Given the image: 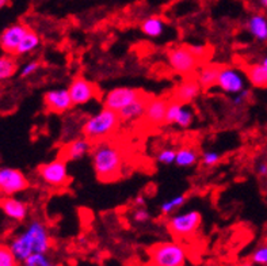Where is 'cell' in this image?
Listing matches in <instances>:
<instances>
[{"instance_id": "1", "label": "cell", "mask_w": 267, "mask_h": 266, "mask_svg": "<svg viewBox=\"0 0 267 266\" xmlns=\"http://www.w3.org/2000/svg\"><path fill=\"white\" fill-rule=\"evenodd\" d=\"M91 160L99 182H115L122 177L123 154L115 143L110 140L94 143L91 151Z\"/></svg>"}, {"instance_id": "2", "label": "cell", "mask_w": 267, "mask_h": 266, "mask_svg": "<svg viewBox=\"0 0 267 266\" xmlns=\"http://www.w3.org/2000/svg\"><path fill=\"white\" fill-rule=\"evenodd\" d=\"M53 241L50 237L48 225L41 220H33L29 223L23 232L14 238L10 247L18 262H23L30 254L49 253Z\"/></svg>"}, {"instance_id": "3", "label": "cell", "mask_w": 267, "mask_h": 266, "mask_svg": "<svg viewBox=\"0 0 267 266\" xmlns=\"http://www.w3.org/2000/svg\"><path fill=\"white\" fill-rule=\"evenodd\" d=\"M121 124L118 112H114L109 108L101 109L94 116L87 118L82 126V133L84 138L92 143L109 140L115 133Z\"/></svg>"}, {"instance_id": "4", "label": "cell", "mask_w": 267, "mask_h": 266, "mask_svg": "<svg viewBox=\"0 0 267 266\" xmlns=\"http://www.w3.org/2000/svg\"><path fill=\"white\" fill-rule=\"evenodd\" d=\"M202 224V213L197 209L187 212H178L170 215L167 220V229L171 237L178 241H187L198 232Z\"/></svg>"}, {"instance_id": "5", "label": "cell", "mask_w": 267, "mask_h": 266, "mask_svg": "<svg viewBox=\"0 0 267 266\" xmlns=\"http://www.w3.org/2000/svg\"><path fill=\"white\" fill-rule=\"evenodd\" d=\"M149 259L156 266H183L187 262V250L178 242H160L148 250Z\"/></svg>"}, {"instance_id": "6", "label": "cell", "mask_w": 267, "mask_h": 266, "mask_svg": "<svg viewBox=\"0 0 267 266\" xmlns=\"http://www.w3.org/2000/svg\"><path fill=\"white\" fill-rule=\"evenodd\" d=\"M167 58L173 71L182 76L194 75L198 66L202 64L201 60L191 52L189 45H178L171 48Z\"/></svg>"}, {"instance_id": "7", "label": "cell", "mask_w": 267, "mask_h": 266, "mask_svg": "<svg viewBox=\"0 0 267 266\" xmlns=\"http://www.w3.org/2000/svg\"><path fill=\"white\" fill-rule=\"evenodd\" d=\"M66 160L58 156L54 160H50L48 163H42L37 169L38 177L52 187L56 189H61L66 187L71 183L70 173H68V166H66Z\"/></svg>"}, {"instance_id": "8", "label": "cell", "mask_w": 267, "mask_h": 266, "mask_svg": "<svg viewBox=\"0 0 267 266\" xmlns=\"http://www.w3.org/2000/svg\"><path fill=\"white\" fill-rule=\"evenodd\" d=\"M247 82L248 80L243 70L233 65H222L221 71L218 74L216 87L220 88L225 94L235 95L247 88Z\"/></svg>"}, {"instance_id": "9", "label": "cell", "mask_w": 267, "mask_h": 266, "mask_svg": "<svg viewBox=\"0 0 267 266\" xmlns=\"http://www.w3.org/2000/svg\"><path fill=\"white\" fill-rule=\"evenodd\" d=\"M29 186V179L21 170L0 167V194L14 195L26 190Z\"/></svg>"}, {"instance_id": "10", "label": "cell", "mask_w": 267, "mask_h": 266, "mask_svg": "<svg viewBox=\"0 0 267 266\" xmlns=\"http://www.w3.org/2000/svg\"><path fill=\"white\" fill-rule=\"evenodd\" d=\"M144 94L143 90L133 87H117L113 88L103 96V106L114 112H119L121 109L126 108L127 105L139 99Z\"/></svg>"}, {"instance_id": "11", "label": "cell", "mask_w": 267, "mask_h": 266, "mask_svg": "<svg viewBox=\"0 0 267 266\" xmlns=\"http://www.w3.org/2000/svg\"><path fill=\"white\" fill-rule=\"evenodd\" d=\"M70 94L75 106H83L90 104L91 101L98 98L99 90L92 82L87 80L84 76H76L70 84Z\"/></svg>"}, {"instance_id": "12", "label": "cell", "mask_w": 267, "mask_h": 266, "mask_svg": "<svg viewBox=\"0 0 267 266\" xmlns=\"http://www.w3.org/2000/svg\"><path fill=\"white\" fill-rule=\"evenodd\" d=\"M44 105L48 112L64 114L74 108V101L68 88H56L44 94Z\"/></svg>"}, {"instance_id": "13", "label": "cell", "mask_w": 267, "mask_h": 266, "mask_svg": "<svg viewBox=\"0 0 267 266\" xmlns=\"http://www.w3.org/2000/svg\"><path fill=\"white\" fill-rule=\"evenodd\" d=\"M202 91L201 84L198 83L195 75L185 76L183 80L173 88L171 91V99L178 101L181 104H191L199 96Z\"/></svg>"}, {"instance_id": "14", "label": "cell", "mask_w": 267, "mask_h": 266, "mask_svg": "<svg viewBox=\"0 0 267 266\" xmlns=\"http://www.w3.org/2000/svg\"><path fill=\"white\" fill-rule=\"evenodd\" d=\"M29 30V26L25 25V23H21V22L6 27L0 33V48H2V50L5 53L15 56V50H17L18 45L21 44V41Z\"/></svg>"}, {"instance_id": "15", "label": "cell", "mask_w": 267, "mask_h": 266, "mask_svg": "<svg viewBox=\"0 0 267 266\" xmlns=\"http://www.w3.org/2000/svg\"><path fill=\"white\" fill-rule=\"evenodd\" d=\"M171 101V96H151L147 110H145L144 118L145 122L152 126H160L165 124V116H167V109Z\"/></svg>"}, {"instance_id": "16", "label": "cell", "mask_w": 267, "mask_h": 266, "mask_svg": "<svg viewBox=\"0 0 267 266\" xmlns=\"http://www.w3.org/2000/svg\"><path fill=\"white\" fill-rule=\"evenodd\" d=\"M92 147H94V143L83 136V138L75 139V140H71L70 143L64 144L58 152V156L66 162H78L90 154L92 151Z\"/></svg>"}, {"instance_id": "17", "label": "cell", "mask_w": 267, "mask_h": 266, "mask_svg": "<svg viewBox=\"0 0 267 266\" xmlns=\"http://www.w3.org/2000/svg\"><path fill=\"white\" fill-rule=\"evenodd\" d=\"M0 209L6 216L15 221H23L29 215V205L11 195L0 198Z\"/></svg>"}, {"instance_id": "18", "label": "cell", "mask_w": 267, "mask_h": 266, "mask_svg": "<svg viewBox=\"0 0 267 266\" xmlns=\"http://www.w3.org/2000/svg\"><path fill=\"white\" fill-rule=\"evenodd\" d=\"M221 68L222 64H217V62H204L198 66L195 71V78H197L198 83L201 84L202 90H210V88L216 87L218 74L221 71Z\"/></svg>"}, {"instance_id": "19", "label": "cell", "mask_w": 267, "mask_h": 266, "mask_svg": "<svg viewBox=\"0 0 267 266\" xmlns=\"http://www.w3.org/2000/svg\"><path fill=\"white\" fill-rule=\"evenodd\" d=\"M149 99H151V95L144 92L139 99L131 102L130 105H127L126 108L121 109L118 112L121 122H131V121L143 118L145 114V110H147V105H148Z\"/></svg>"}, {"instance_id": "20", "label": "cell", "mask_w": 267, "mask_h": 266, "mask_svg": "<svg viewBox=\"0 0 267 266\" xmlns=\"http://www.w3.org/2000/svg\"><path fill=\"white\" fill-rule=\"evenodd\" d=\"M248 83L255 88H267V68L262 62L247 64L243 68Z\"/></svg>"}, {"instance_id": "21", "label": "cell", "mask_w": 267, "mask_h": 266, "mask_svg": "<svg viewBox=\"0 0 267 266\" xmlns=\"http://www.w3.org/2000/svg\"><path fill=\"white\" fill-rule=\"evenodd\" d=\"M247 31L259 42L267 41V17L263 14H252L246 22Z\"/></svg>"}, {"instance_id": "22", "label": "cell", "mask_w": 267, "mask_h": 266, "mask_svg": "<svg viewBox=\"0 0 267 266\" xmlns=\"http://www.w3.org/2000/svg\"><path fill=\"white\" fill-rule=\"evenodd\" d=\"M198 158H199V152L195 147L193 146H183L177 151V159H175V164L182 169H189L197 164Z\"/></svg>"}, {"instance_id": "23", "label": "cell", "mask_w": 267, "mask_h": 266, "mask_svg": "<svg viewBox=\"0 0 267 266\" xmlns=\"http://www.w3.org/2000/svg\"><path fill=\"white\" fill-rule=\"evenodd\" d=\"M141 31L149 38L161 37L165 31V22L160 17H148L141 22Z\"/></svg>"}, {"instance_id": "24", "label": "cell", "mask_w": 267, "mask_h": 266, "mask_svg": "<svg viewBox=\"0 0 267 266\" xmlns=\"http://www.w3.org/2000/svg\"><path fill=\"white\" fill-rule=\"evenodd\" d=\"M40 42H41L40 36L34 30L30 29L21 41V44L18 45L17 50H15V56H23V54L31 53L40 46Z\"/></svg>"}, {"instance_id": "25", "label": "cell", "mask_w": 267, "mask_h": 266, "mask_svg": "<svg viewBox=\"0 0 267 266\" xmlns=\"http://www.w3.org/2000/svg\"><path fill=\"white\" fill-rule=\"evenodd\" d=\"M186 201H187V194H185V193L174 195L170 200H165L164 203H161L160 208H159L160 213L163 216H170V215L177 212L178 209H181L186 204Z\"/></svg>"}, {"instance_id": "26", "label": "cell", "mask_w": 267, "mask_h": 266, "mask_svg": "<svg viewBox=\"0 0 267 266\" xmlns=\"http://www.w3.org/2000/svg\"><path fill=\"white\" fill-rule=\"evenodd\" d=\"M18 71V62L13 54H7L0 57V82L13 78Z\"/></svg>"}, {"instance_id": "27", "label": "cell", "mask_w": 267, "mask_h": 266, "mask_svg": "<svg viewBox=\"0 0 267 266\" xmlns=\"http://www.w3.org/2000/svg\"><path fill=\"white\" fill-rule=\"evenodd\" d=\"M194 117H195L194 116V110L190 108V105L183 104V106H182V109H181V113H179V116H178V118H177V122H175V125H177L178 128H182V129L190 128L194 122Z\"/></svg>"}, {"instance_id": "28", "label": "cell", "mask_w": 267, "mask_h": 266, "mask_svg": "<svg viewBox=\"0 0 267 266\" xmlns=\"http://www.w3.org/2000/svg\"><path fill=\"white\" fill-rule=\"evenodd\" d=\"M26 266H50L53 265V261L50 259L48 253H33L23 261Z\"/></svg>"}, {"instance_id": "29", "label": "cell", "mask_w": 267, "mask_h": 266, "mask_svg": "<svg viewBox=\"0 0 267 266\" xmlns=\"http://www.w3.org/2000/svg\"><path fill=\"white\" fill-rule=\"evenodd\" d=\"M18 265L17 257L14 255L10 245L0 243V266H15Z\"/></svg>"}, {"instance_id": "30", "label": "cell", "mask_w": 267, "mask_h": 266, "mask_svg": "<svg viewBox=\"0 0 267 266\" xmlns=\"http://www.w3.org/2000/svg\"><path fill=\"white\" fill-rule=\"evenodd\" d=\"M177 151L175 148H170V147H165L163 150H160L156 154V160L160 164H175V159H177Z\"/></svg>"}, {"instance_id": "31", "label": "cell", "mask_w": 267, "mask_h": 266, "mask_svg": "<svg viewBox=\"0 0 267 266\" xmlns=\"http://www.w3.org/2000/svg\"><path fill=\"white\" fill-rule=\"evenodd\" d=\"M182 106H183V104L178 102V101H170L169 109H167V116H165V125H175L178 116L181 113Z\"/></svg>"}, {"instance_id": "32", "label": "cell", "mask_w": 267, "mask_h": 266, "mask_svg": "<svg viewBox=\"0 0 267 266\" xmlns=\"http://www.w3.org/2000/svg\"><path fill=\"white\" fill-rule=\"evenodd\" d=\"M251 262L255 265H267V245L259 246L251 254Z\"/></svg>"}, {"instance_id": "33", "label": "cell", "mask_w": 267, "mask_h": 266, "mask_svg": "<svg viewBox=\"0 0 267 266\" xmlns=\"http://www.w3.org/2000/svg\"><path fill=\"white\" fill-rule=\"evenodd\" d=\"M221 160V154L217 151H205L201 156V162L204 166L212 167L218 164Z\"/></svg>"}, {"instance_id": "34", "label": "cell", "mask_w": 267, "mask_h": 266, "mask_svg": "<svg viewBox=\"0 0 267 266\" xmlns=\"http://www.w3.org/2000/svg\"><path fill=\"white\" fill-rule=\"evenodd\" d=\"M149 217H151V215H149V212L144 207H137L136 211L131 215V219L137 224H144V223L149 220Z\"/></svg>"}, {"instance_id": "35", "label": "cell", "mask_w": 267, "mask_h": 266, "mask_svg": "<svg viewBox=\"0 0 267 266\" xmlns=\"http://www.w3.org/2000/svg\"><path fill=\"white\" fill-rule=\"evenodd\" d=\"M40 61H30L27 62L26 65L22 66L21 70V78L22 79H25V78H29V76H31L33 74H36V72L40 70Z\"/></svg>"}, {"instance_id": "36", "label": "cell", "mask_w": 267, "mask_h": 266, "mask_svg": "<svg viewBox=\"0 0 267 266\" xmlns=\"http://www.w3.org/2000/svg\"><path fill=\"white\" fill-rule=\"evenodd\" d=\"M250 96H251L250 90H248V88H244L243 91L235 94L233 98H232V104H233L235 106H242L243 104H246Z\"/></svg>"}, {"instance_id": "37", "label": "cell", "mask_w": 267, "mask_h": 266, "mask_svg": "<svg viewBox=\"0 0 267 266\" xmlns=\"http://www.w3.org/2000/svg\"><path fill=\"white\" fill-rule=\"evenodd\" d=\"M189 48L191 49V52H193L195 56H197L199 60H202L206 57V54H208V48H206L205 45H199V44H197V45H193V44H190Z\"/></svg>"}, {"instance_id": "38", "label": "cell", "mask_w": 267, "mask_h": 266, "mask_svg": "<svg viewBox=\"0 0 267 266\" xmlns=\"http://www.w3.org/2000/svg\"><path fill=\"white\" fill-rule=\"evenodd\" d=\"M256 173H258L260 177H267V163H259L258 166H256Z\"/></svg>"}, {"instance_id": "39", "label": "cell", "mask_w": 267, "mask_h": 266, "mask_svg": "<svg viewBox=\"0 0 267 266\" xmlns=\"http://www.w3.org/2000/svg\"><path fill=\"white\" fill-rule=\"evenodd\" d=\"M135 204H136L137 207H145V198H143L141 195H139V197L135 200Z\"/></svg>"}, {"instance_id": "40", "label": "cell", "mask_w": 267, "mask_h": 266, "mask_svg": "<svg viewBox=\"0 0 267 266\" xmlns=\"http://www.w3.org/2000/svg\"><path fill=\"white\" fill-rule=\"evenodd\" d=\"M10 5V0H0V10L5 9L6 6Z\"/></svg>"}, {"instance_id": "41", "label": "cell", "mask_w": 267, "mask_h": 266, "mask_svg": "<svg viewBox=\"0 0 267 266\" xmlns=\"http://www.w3.org/2000/svg\"><path fill=\"white\" fill-rule=\"evenodd\" d=\"M258 3H259V6L262 7V9L267 10V0H258Z\"/></svg>"}, {"instance_id": "42", "label": "cell", "mask_w": 267, "mask_h": 266, "mask_svg": "<svg viewBox=\"0 0 267 266\" xmlns=\"http://www.w3.org/2000/svg\"><path fill=\"white\" fill-rule=\"evenodd\" d=\"M260 62H262L263 65H264L267 68V54H266V56H264V57L262 58V60H260Z\"/></svg>"}]
</instances>
